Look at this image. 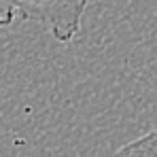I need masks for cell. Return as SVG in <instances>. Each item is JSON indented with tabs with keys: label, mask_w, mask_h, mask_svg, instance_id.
Returning a JSON list of instances; mask_svg holds the SVG:
<instances>
[{
	"label": "cell",
	"mask_w": 157,
	"mask_h": 157,
	"mask_svg": "<svg viewBox=\"0 0 157 157\" xmlns=\"http://www.w3.org/2000/svg\"><path fill=\"white\" fill-rule=\"evenodd\" d=\"M91 0H0V28H9L17 17L36 21L59 43L75 40Z\"/></svg>",
	"instance_id": "obj_1"
},
{
	"label": "cell",
	"mask_w": 157,
	"mask_h": 157,
	"mask_svg": "<svg viewBox=\"0 0 157 157\" xmlns=\"http://www.w3.org/2000/svg\"><path fill=\"white\" fill-rule=\"evenodd\" d=\"M119 155H151V157H157V130H153L151 134L147 136H140L138 140H134L130 144L121 147L117 151Z\"/></svg>",
	"instance_id": "obj_2"
}]
</instances>
